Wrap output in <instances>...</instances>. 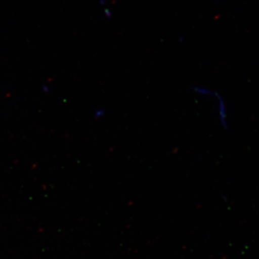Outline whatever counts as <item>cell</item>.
I'll return each mask as SVG.
<instances>
[]
</instances>
